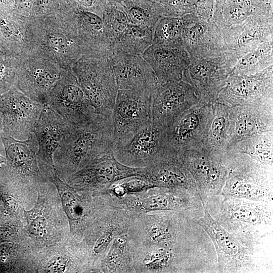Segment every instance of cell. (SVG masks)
Returning <instances> with one entry per match:
<instances>
[{
  "label": "cell",
  "mask_w": 273,
  "mask_h": 273,
  "mask_svg": "<svg viewBox=\"0 0 273 273\" xmlns=\"http://www.w3.org/2000/svg\"><path fill=\"white\" fill-rule=\"evenodd\" d=\"M201 201L204 214L193 220L212 241L217 256L216 272H272V244L267 245V239L272 235L230 233L214 219Z\"/></svg>",
  "instance_id": "obj_1"
},
{
  "label": "cell",
  "mask_w": 273,
  "mask_h": 273,
  "mask_svg": "<svg viewBox=\"0 0 273 273\" xmlns=\"http://www.w3.org/2000/svg\"><path fill=\"white\" fill-rule=\"evenodd\" d=\"M58 189L65 213L71 221L80 219L84 213V209L78 196L75 195V191L69 186L62 181L55 173L50 176Z\"/></svg>",
  "instance_id": "obj_36"
},
{
  "label": "cell",
  "mask_w": 273,
  "mask_h": 273,
  "mask_svg": "<svg viewBox=\"0 0 273 273\" xmlns=\"http://www.w3.org/2000/svg\"><path fill=\"white\" fill-rule=\"evenodd\" d=\"M131 22L138 26L154 30L163 16L160 3L154 0H119Z\"/></svg>",
  "instance_id": "obj_30"
},
{
  "label": "cell",
  "mask_w": 273,
  "mask_h": 273,
  "mask_svg": "<svg viewBox=\"0 0 273 273\" xmlns=\"http://www.w3.org/2000/svg\"><path fill=\"white\" fill-rule=\"evenodd\" d=\"M138 177L155 187L184 190L199 194L192 176L178 155L141 168Z\"/></svg>",
  "instance_id": "obj_25"
},
{
  "label": "cell",
  "mask_w": 273,
  "mask_h": 273,
  "mask_svg": "<svg viewBox=\"0 0 273 273\" xmlns=\"http://www.w3.org/2000/svg\"><path fill=\"white\" fill-rule=\"evenodd\" d=\"M3 200L6 206L10 209L15 210L17 206L16 201L10 196H5Z\"/></svg>",
  "instance_id": "obj_39"
},
{
  "label": "cell",
  "mask_w": 273,
  "mask_h": 273,
  "mask_svg": "<svg viewBox=\"0 0 273 273\" xmlns=\"http://www.w3.org/2000/svg\"><path fill=\"white\" fill-rule=\"evenodd\" d=\"M228 174L221 194L253 201L272 202L273 165L228 150Z\"/></svg>",
  "instance_id": "obj_5"
},
{
  "label": "cell",
  "mask_w": 273,
  "mask_h": 273,
  "mask_svg": "<svg viewBox=\"0 0 273 273\" xmlns=\"http://www.w3.org/2000/svg\"><path fill=\"white\" fill-rule=\"evenodd\" d=\"M229 118V147L245 139L273 130V103L231 107Z\"/></svg>",
  "instance_id": "obj_20"
},
{
  "label": "cell",
  "mask_w": 273,
  "mask_h": 273,
  "mask_svg": "<svg viewBox=\"0 0 273 273\" xmlns=\"http://www.w3.org/2000/svg\"><path fill=\"white\" fill-rule=\"evenodd\" d=\"M195 89L183 80L159 82L152 96L151 118L167 126L175 118L199 104Z\"/></svg>",
  "instance_id": "obj_16"
},
{
  "label": "cell",
  "mask_w": 273,
  "mask_h": 273,
  "mask_svg": "<svg viewBox=\"0 0 273 273\" xmlns=\"http://www.w3.org/2000/svg\"><path fill=\"white\" fill-rule=\"evenodd\" d=\"M213 104L199 103L167 125L166 144L171 153L178 155L185 151L200 150L204 147L212 118Z\"/></svg>",
  "instance_id": "obj_12"
},
{
  "label": "cell",
  "mask_w": 273,
  "mask_h": 273,
  "mask_svg": "<svg viewBox=\"0 0 273 273\" xmlns=\"http://www.w3.org/2000/svg\"><path fill=\"white\" fill-rule=\"evenodd\" d=\"M75 75L96 112L111 117L118 90L107 56H90L80 60Z\"/></svg>",
  "instance_id": "obj_7"
},
{
  "label": "cell",
  "mask_w": 273,
  "mask_h": 273,
  "mask_svg": "<svg viewBox=\"0 0 273 273\" xmlns=\"http://www.w3.org/2000/svg\"><path fill=\"white\" fill-rule=\"evenodd\" d=\"M237 60L226 50L215 56L192 59L181 80L195 89L200 103L214 104Z\"/></svg>",
  "instance_id": "obj_9"
},
{
  "label": "cell",
  "mask_w": 273,
  "mask_h": 273,
  "mask_svg": "<svg viewBox=\"0 0 273 273\" xmlns=\"http://www.w3.org/2000/svg\"><path fill=\"white\" fill-rule=\"evenodd\" d=\"M102 19L111 48L126 30L131 21L119 0H108Z\"/></svg>",
  "instance_id": "obj_34"
},
{
  "label": "cell",
  "mask_w": 273,
  "mask_h": 273,
  "mask_svg": "<svg viewBox=\"0 0 273 273\" xmlns=\"http://www.w3.org/2000/svg\"><path fill=\"white\" fill-rule=\"evenodd\" d=\"M127 235L132 248L200 249L211 242L206 233L192 219L172 211L133 215Z\"/></svg>",
  "instance_id": "obj_2"
},
{
  "label": "cell",
  "mask_w": 273,
  "mask_h": 273,
  "mask_svg": "<svg viewBox=\"0 0 273 273\" xmlns=\"http://www.w3.org/2000/svg\"><path fill=\"white\" fill-rule=\"evenodd\" d=\"M214 0H162L160 2L164 16L181 17L193 14L199 18H212Z\"/></svg>",
  "instance_id": "obj_33"
},
{
  "label": "cell",
  "mask_w": 273,
  "mask_h": 273,
  "mask_svg": "<svg viewBox=\"0 0 273 273\" xmlns=\"http://www.w3.org/2000/svg\"><path fill=\"white\" fill-rule=\"evenodd\" d=\"M228 150L246 154L262 164H273V130L245 139L230 146Z\"/></svg>",
  "instance_id": "obj_29"
},
{
  "label": "cell",
  "mask_w": 273,
  "mask_h": 273,
  "mask_svg": "<svg viewBox=\"0 0 273 273\" xmlns=\"http://www.w3.org/2000/svg\"><path fill=\"white\" fill-rule=\"evenodd\" d=\"M221 32L225 50L238 59L273 40V17L249 20Z\"/></svg>",
  "instance_id": "obj_22"
},
{
  "label": "cell",
  "mask_w": 273,
  "mask_h": 273,
  "mask_svg": "<svg viewBox=\"0 0 273 273\" xmlns=\"http://www.w3.org/2000/svg\"><path fill=\"white\" fill-rule=\"evenodd\" d=\"M6 159L10 170L17 177L34 179L39 177L36 153L38 144L33 132L24 140L2 136Z\"/></svg>",
  "instance_id": "obj_26"
},
{
  "label": "cell",
  "mask_w": 273,
  "mask_h": 273,
  "mask_svg": "<svg viewBox=\"0 0 273 273\" xmlns=\"http://www.w3.org/2000/svg\"><path fill=\"white\" fill-rule=\"evenodd\" d=\"M167 126L151 120L128 140L114 146L115 158L127 166L143 168L176 155L167 146Z\"/></svg>",
  "instance_id": "obj_8"
},
{
  "label": "cell",
  "mask_w": 273,
  "mask_h": 273,
  "mask_svg": "<svg viewBox=\"0 0 273 273\" xmlns=\"http://www.w3.org/2000/svg\"><path fill=\"white\" fill-rule=\"evenodd\" d=\"M153 32V30L130 22L120 38L112 45L111 51L142 55L152 44Z\"/></svg>",
  "instance_id": "obj_31"
},
{
  "label": "cell",
  "mask_w": 273,
  "mask_h": 273,
  "mask_svg": "<svg viewBox=\"0 0 273 273\" xmlns=\"http://www.w3.org/2000/svg\"><path fill=\"white\" fill-rule=\"evenodd\" d=\"M230 107L218 102L213 104V115L203 148L225 153L229 144Z\"/></svg>",
  "instance_id": "obj_28"
},
{
  "label": "cell",
  "mask_w": 273,
  "mask_h": 273,
  "mask_svg": "<svg viewBox=\"0 0 273 273\" xmlns=\"http://www.w3.org/2000/svg\"><path fill=\"white\" fill-rule=\"evenodd\" d=\"M100 267L104 272H135L131 245L127 233L113 240Z\"/></svg>",
  "instance_id": "obj_27"
},
{
  "label": "cell",
  "mask_w": 273,
  "mask_h": 273,
  "mask_svg": "<svg viewBox=\"0 0 273 273\" xmlns=\"http://www.w3.org/2000/svg\"><path fill=\"white\" fill-rule=\"evenodd\" d=\"M273 41L263 43L239 58L231 74L251 75L273 65Z\"/></svg>",
  "instance_id": "obj_32"
},
{
  "label": "cell",
  "mask_w": 273,
  "mask_h": 273,
  "mask_svg": "<svg viewBox=\"0 0 273 273\" xmlns=\"http://www.w3.org/2000/svg\"><path fill=\"white\" fill-rule=\"evenodd\" d=\"M154 1H156L157 2H158V3H160L162 0H154Z\"/></svg>",
  "instance_id": "obj_42"
},
{
  "label": "cell",
  "mask_w": 273,
  "mask_h": 273,
  "mask_svg": "<svg viewBox=\"0 0 273 273\" xmlns=\"http://www.w3.org/2000/svg\"><path fill=\"white\" fill-rule=\"evenodd\" d=\"M75 127L85 125L97 116L76 77L65 74L56 84L46 103Z\"/></svg>",
  "instance_id": "obj_14"
},
{
  "label": "cell",
  "mask_w": 273,
  "mask_h": 273,
  "mask_svg": "<svg viewBox=\"0 0 273 273\" xmlns=\"http://www.w3.org/2000/svg\"><path fill=\"white\" fill-rule=\"evenodd\" d=\"M120 199L133 215L153 211H172L196 220L204 214L199 194L184 190L155 187L126 195Z\"/></svg>",
  "instance_id": "obj_6"
},
{
  "label": "cell",
  "mask_w": 273,
  "mask_h": 273,
  "mask_svg": "<svg viewBox=\"0 0 273 273\" xmlns=\"http://www.w3.org/2000/svg\"><path fill=\"white\" fill-rule=\"evenodd\" d=\"M178 156L192 176L202 200L220 194L229 172L228 152L202 148L185 151Z\"/></svg>",
  "instance_id": "obj_11"
},
{
  "label": "cell",
  "mask_w": 273,
  "mask_h": 273,
  "mask_svg": "<svg viewBox=\"0 0 273 273\" xmlns=\"http://www.w3.org/2000/svg\"><path fill=\"white\" fill-rule=\"evenodd\" d=\"M154 90L118 89L111 114L114 146L124 143L151 121Z\"/></svg>",
  "instance_id": "obj_10"
},
{
  "label": "cell",
  "mask_w": 273,
  "mask_h": 273,
  "mask_svg": "<svg viewBox=\"0 0 273 273\" xmlns=\"http://www.w3.org/2000/svg\"><path fill=\"white\" fill-rule=\"evenodd\" d=\"M75 126L44 104L33 132L38 144L37 160L49 177L54 173V154L63 138Z\"/></svg>",
  "instance_id": "obj_19"
},
{
  "label": "cell",
  "mask_w": 273,
  "mask_h": 273,
  "mask_svg": "<svg viewBox=\"0 0 273 273\" xmlns=\"http://www.w3.org/2000/svg\"><path fill=\"white\" fill-rule=\"evenodd\" d=\"M183 27L181 17H162L155 27L152 44H182L181 34Z\"/></svg>",
  "instance_id": "obj_35"
},
{
  "label": "cell",
  "mask_w": 273,
  "mask_h": 273,
  "mask_svg": "<svg viewBox=\"0 0 273 273\" xmlns=\"http://www.w3.org/2000/svg\"><path fill=\"white\" fill-rule=\"evenodd\" d=\"M203 202L214 219L230 233L272 234V202L253 201L221 194Z\"/></svg>",
  "instance_id": "obj_4"
},
{
  "label": "cell",
  "mask_w": 273,
  "mask_h": 273,
  "mask_svg": "<svg viewBox=\"0 0 273 273\" xmlns=\"http://www.w3.org/2000/svg\"><path fill=\"white\" fill-rule=\"evenodd\" d=\"M44 105L25 96L13 86L0 96L3 135L24 140L33 132Z\"/></svg>",
  "instance_id": "obj_15"
},
{
  "label": "cell",
  "mask_w": 273,
  "mask_h": 273,
  "mask_svg": "<svg viewBox=\"0 0 273 273\" xmlns=\"http://www.w3.org/2000/svg\"><path fill=\"white\" fill-rule=\"evenodd\" d=\"M114 145L111 117L98 114L88 123L73 127L61 141L54 160L74 173L112 151Z\"/></svg>",
  "instance_id": "obj_3"
},
{
  "label": "cell",
  "mask_w": 273,
  "mask_h": 273,
  "mask_svg": "<svg viewBox=\"0 0 273 273\" xmlns=\"http://www.w3.org/2000/svg\"><path fill=\"white\" fill-rule=\"evenodd\" d=\"M29 222V231L31 234L39 235L43 233L47 224L46 218L40 215H39Z\"/></svg>",
  "instance_id": "obj_38"
},
{
  "label": "cell",
  "mask_w": 273,
  "mask_h": 273,
  "mask_svg": "<svg viewBox=\"0 0 273 273\" xmlns=\"http://www.w3.org/2000/svg\"><path fill=\"white\" fill-rule=\"evenodd\" d=\"M216 102L230 107L273 103V65L253 74H230Z\"/></svg>",
  "instance_id": "obj_13"
},
{
  "label": "cell",
  "mask_w": 273,
  "mask_h": 273,
  "mask_svg": "<svg viewBox=\"0 0 273 273\" xmlns=\"http://www.w3.org/2000/svg\"><path fill=\"white\" fill-rule=\"evenodd\" d=\"M140 168L122 164L115 158L112 150L73 173L70 181L74 186L81 189L105 192L118 181L138 177Z\"/></svg>",
  "instance_id": "obj_17"
},
{
  "label": "cell",
  "mask_w": 273,
  "mask_h": 273,
  "mask_svg": "<svg viewBox=\"0 0 273 273\" xmlns=\"http://www.w3.org/2000/svg\"><path fill=\"white\" fill-rule=\"evenodd\" d=\"M267 17H273V0H214L212 19L221 32Z\"/></svg>",
  "instance_id": "obj_23"
},
{
  "label": "cell",
  "mask_w": 273,
  "mask_h": 273,
  "mask_svg": "<svg viewBox=\"0 0 273 273\" xmlns=\"http://www.w3.org/2000/svg\"><path fill=\"white\" fill-rule=\"evenodd\" d=\"M5 162V159L0 154V168H2V167L1 166V164Z\"/></svg>",
  "instance_id": "obj_41"
},
{
  "label": "cell",
  "mask_w": 273,
  "mask_h": 273,
  "mask_svg": "<svg viewBox=\"0 0 273 273\" xmlns=\"http://www.w3.org/2000/svg\"><path fill=\"white\" fill-rule=\"evenodd\" d=\"M181 18L182 44L191 59L217 55L225 50L222 32L212 18L203 19L193 14Z\"/></svg>",
  "instance_id": "obj_18"
},
{
  "label": "cell",
  "mask_w": 273,
  "mask_h": 273,
  "mask_svg": "<svg viewBox=\"0 0 273 273\" xmlns=\"http://www.w3.org/2000/svg\"><path fill=\"white\" fill-rule=\"evenodd\" d=\"M15 73L10 61L0 53V96L13 86Z\"/></svg>",
  "instance_id": "obj_37"
},
{
  "label": "cell",
  "mask_w": 273,
  "mask_h": 273,
  "mask_svg": "<svg viewBox=\"0 0 273 273\" xmlns=\"http://www.w3.org/2000/svg\"><path fill=\"white\" fill-rule=\"evenodd\" d=\"M107 57L118 89H155L158 79L142 55L111 51Z\"/></svg>",
  "instance_id": "obj_21"
},
{
  "label": "cell",
  "mask_w": 273,
  "mask_h": 273,
  "mask_svg": "<svg viewBox=\"0 0 273 273\" xmlns=\"http://www.w3.org/2000/svg\"><path fill=\"white\" fill-rule=\"evenodd\" d=\"M159 82L181 79L191 58L183 44H152L142 54Z\"/></svg>",
  "instance_id": "obj_24"
},
{
  "label": "cell",
  "mask_w": 273,
  "mask_h": 273,
  "mask_svg": "<svg viewBox=\"0 0 273 273\" xmlns=\"http://www.w3.org/2000/svg\"><path fill=\"white\" fill-rule=\"evenodd\" d=\"M3 134V126H2V122L1 118L0 116V147L4 148L3 143L2 140V136Z\"/></svg>",
  "instance_id": "obj_40"
}]
</instances>
